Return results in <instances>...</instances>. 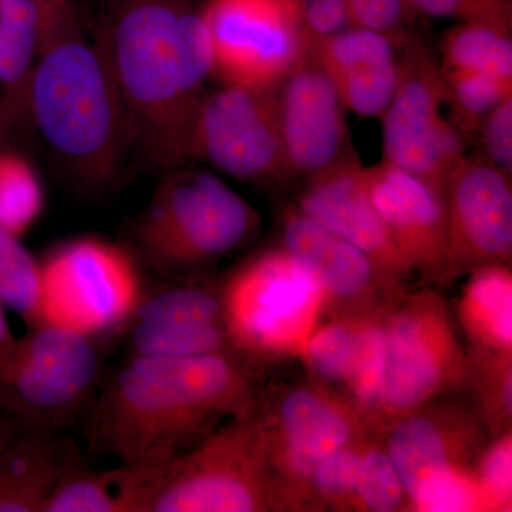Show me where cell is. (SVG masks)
<instances>
[{
	"label": "cell",
	"instance_id": "6da1fadb",
	"mask_svg": "<svg viewBox=\"0 0 512 512\" xmlns=\"http://www.w3.org/2000/svg\"><path fill=\"white\" fill-rule=\"evenodd\" d=\"M258 399L232 353L131 356L94 400L90 441L120 464L164 467Z\"/></svg>",
	"mask_w": 512,
	"mask_h": 512
},
{
	"label": "cell",
	"instance_id": "7a4b0ae2",
	"mask_svg": "<svg viewBox=\"0 0 512 512\" xmlns=\"http://www.w3.org/2000/svg\"><path fill=\"white\" fill-rule=\"evenodd\" d=\"M104 50L131 140L163 167L183 163L202 89L212 76L211 40L201 13L175 0H130Z\"/></svg>",
	"mask_w": 512,
	"mask_h": 512
},
{
	"label": "cell",
	"instance_id": "3957f363",
	"mask_svg": "<svg viewBox=\"0 0 512 512\" xmlns=\"http://www.w3.org/2000/svg\"><path fill=\"white\" fill-rule=\"evenodd\" d=\"M36 59L26 97L37 130L79 180L107 183L131 134L106 50L70 30L43 46Z\"/></svg>",
	"mask_w": 512,
	"mask_h": 512
},
{
	"label": "cell",
	"instance_id": "277c9868",
	"mask_svg": "<svg viewBox=\"0 0 512 512\" xmlns=\"http://www.w3.org/2000/svg\"><path fill=\"white\" fill-rule=\"evenodd\" d=\"M221 293L229 349L245 365L301 356L326 316L318 282L282 247L238 266Z\"/></svg>",
	"mask_w": 512,
	"mask_h": 512
},
{
	"label": "cell",
	"instance_id": "5b68a950",
	"mask_svg": "<svg viewBox=\"0 0 512 512\" xmlns=\"http://www.w3.org/2000/svg\"><path fill=\"white\" fill-rule=\"evenodd\" d=\"M259 215L215 175H171L140 215L134 238L150 264L167 274H194L254 237Z\"/></svg>",
	"mask_w": 512,
	"mask_h": 512
},
{
	"label": "cell",
	"instance_id": "8992f818",
	"mask_svg": "<svg viewBox=\"0 0 512 512\" xmlns=\"http://www.w3.org/2000/svg\"><path fill=\"white\" fill-rule=\"evenodd\" d=\"M272 511L261 404L232 417L165 467L151 512Z\"/></svg>",
	"mask_w": 512,
	"mask_h": 512
},
{
	"label": "cell",
	"instance_id": "52a82bcc",
	"mask_svg": "<svg viewBox=\"0 0 512 512\" xmlns=\"http://www.w3.org/2000/svg\"><path fill=\"white\" fill-rule=\"evenodd\" d=\"M37 325L74 330L97 340L130 326L146 298L134 256L106 239L59 245L40 261Z\"/></svg>",
	"mask_w": 512,
	"mask_h": 512
},
{
	"label": "cell",
	"instance_id": "ba28073f",
	"mask_svg": "<svg viewBox=\"0 0 512 512\" xmlns=\"http://www.w3.org/2000/svg\"><path fill=\"white\" fill-rule=\"evenodd\" d=\"M467 367V349L446 299L433 289L404 292L389 306L384 326L380 430L424 404L461 392Z\"/></svg>",
	"mask_w": 512,
	"mask_h": 512
},
{
	"label": "cell",
	"instance_id": "9c48e42d",
	"mask_svg": "<svg viewBox=\"0 0 512 512\" xmlns=\"http://www.w3.org/2000/svg\"><path fill=\"white\" fill-rule=\"evenodd\" d=\"M259 404L272 511H311L309 487L316 467L336 448L376 430L348 396L312 379Z\"/></svg>",
	"mask_w": 512,
	"mask_h": 512
},
{
	"label": "cell",
	"instance_id": "30bf717a",
	"mask_svg": "<svg viewBox=\"0 0 512 512\" xmlns=\"http://www.w3.org/2000/svg\"><path fill=\"white\" fill-rule=\"evenodd\" d=\"M100 377L96 340L35 326L0 362V412L22 429L57 431L94 400Z\"/></svg>",
	"mask_w": 512,
	"mask_h": 512
},
{
	"label": "cell",
	"instance_id": "8fae6325",
	"mask_svg": "<svg viewBox=\"0 0 512 512\" xmlns=\"http://www.w3.org/2000/svg\"><path fill=\"white\" fill-rule=\"evenodd\" d=\"M201 16L224 86L276 89L311 53L298 0H208Z\"/></svg>",
	"mask_w": 512,
	"mask_h": 512
},
{
	"label": "cell",
	"instance_id": "7c38bea8",
	"mask_svg": "<svg viewBox=\"0 0 512 512\" xmlns=\"http://www.w3.org/2000/svg\"><path fill=\"white\" fill-rule=\"evenodd\" d=\"M402 49L399 84L382 116L383 160L443 191L464 156L461 131L441 110L446 94L439 60L413 40Z\"/></svg>",
	"mask_w": 512,
	"mask_h": 512
},
{
	"label": "cell",
	"instance_id": "4fadbf2b",
	"mask_svg": "<svg viewBox=\"0 0 512 512\" xmlns=\"http://www.w3.org/2000/svg\"><path fill=\"white\" fill-rule=\"evenodd\" d=\"M276 89L224 86L204 96L192 121L188 157L252 184L288 177Z\"/></svg>",
	"mask_w": 512,
	"mask_h": 512
},
{
	"label": "cell",
	"instance_id": "5bb4252c",
	"mask_svg": "<svg viewBox=\"0 0 512 512\" xmlns=\"http://www.w3.org/2000/svg\"><path fill=\"white\" fill-rule=\"evenodd\" d=\"M446 284L485 265H511V175L487 161L461 157L443 185Z\"/></svg>",
	"mask_w": 512,
	"mask_h": 512
},
{
	"label": "cell",
	"instance_id": "9a60e30c",
	"mask_svg": "<svg viewBox=\"0 0 512 512\" xmlns=\"http://www.w3.org/2000/svg\"><path fill=\"white\" fill-rule=\"evenodd\" d=\"M490 437L467 400H458L453 394L383 426L380 439L402 478L407 511L431 480L457 468L473 467Z\"/></svg>",
	"mask_w": 512,
	"mask_h": 512
},
{
	"label": "cell",
	"instance_id": "2e32d148",
	"mask_svg": "<svg viewBox=\"0 0 512 512\" xmlns=\"http://www.w3.org/2000/svg\"><path fill=\"white\" fill-rule=\"evenodd\" d=\"M299 210L365 252L394 292L409 291L416 272L393 241L367 190L365 167L346 154L309 178Z\"/></svg>",
	"mask_w": 512,
	"mask_h": 512
},
{
	"label": "cell",
	"instance_id": "e0dca14e",
	"mask_svg": "<svg viewBox=\"0 0 512 512\" xmlns=\"http://www.w3.org/2000/svg\"><path fill=\"white\" fill-rule=\"evenodd\" d=\"M275 94L289 174L311 178L348 154L345 104L312 52L276 87Z\"/></svg>",
	"mask_w": 512,
	"mask_h": 512
},
{
	"label": "cell",
	"instance_id": "ac0fdd59",
	"mask_svg": "<svg viewBox=\"0 0 512 512\" xmlns=\"http://www.w3.org/2000/svg\"><path fill=\"white\" fill-rule=\"evenodd\" d=\"M282 248L318 282L326 316L373 311L403 295L394 292L365 252L320 225L298 205L282 218Z\"/></svg>",
	"mask_w": 512,
	"mask_h": 512
},
{
	"label": "cell",
	"instance_id": "d6986e66",
	"mask_svg": "<svg viewBox=\"0 0 512 512\" xmlns=\"http://www.w3.org/2000/svg\"><path fill=\"white\" fill-rule=\"evenodd\" d=\"M128 329L131 356L180 359L231 353L221 284L188 282L147 293Z\"/></svg>",
	"mask_w": 512,
	"mask_h": 512
},
{
	"label": "cell",
	"instance_id": "ffe728a7",
	"mask_svg": "<svg viewBox=\"0 0 512 512\" xmlns=\"http://www.w3.org/2000/svg\"><path fill=\"white\" fill-rule=\"evenodd\" d=\"M365 177L377 212L414 272L426 281L446 285L443 191L384 160L365 168Z\"/></svg>",
	"mask_w": 512,
	"mask_h": 512
},
{
	"label": "cell",
	"instance_id": "44dd1931",
	"mask_svg": "<svg viewBox=\"0 0 512 512\" xmlns=\"http://www.w3.org/2000/svg\"><path fill=\"white\" fill-rule=\"evenodd\" d=\"M397 50L389 37L357 26L311 46L346 110L362 117H382L392 101L400 77Z\"/></svg>",
	"mask_w": 512,
	"mask_h": 512
},
{
	"label": "cell",
	"instance_id": "7402d4cb",
	"mask_svg": "<svg viewBox=\"0 0 512 512\" xmlns=\"http://www.w3.org/2000/svg\"><path fill=\"white\" fill-rule=\"evenodd\" d=\"M163 471L126 464L96 471L73 450L43 512H151Z\"/></svg>",
	"mask_w": 512,
	"mask_h": 512
},
{
	"label": "cell",
	"instance_id": "603a6c76",
	"mask_svg": "<svg viewBox=\"0 0 512 512\" xmlns=\"http://www.w3.org/2000/svg\"><path fill=\"white\" fill-rule=\"evenodd\" d=\"M72 451L56 431L20 430L0 450V512H43Z\"/></svg>",
	"mask_w": 512,
	"mask_h": 512
},
{
	"label": "cell",
	"instance_id": "cb8c5ba5",
	"mask_svg": "<svg viewBox=\"0 0 512 512\" xmlns=\"http://www.w3.org/2000/svg\"><path fill=\"white\" fill-rule=\"evenodd\" d=\"M456 313L467 350L512 355L511 265H485L468 272Z\"/></svg>",
	"mask_w": 512,
	"mask_h": 512
},
{
	"label": "cell",
	"instance_id": "d4e9b609",
	"mask_svg": "<svg viewBox=\"0 0 512 512\" xmlns=\"http://www.w3.org/2000/svg\"><path fill=\"white\" fill-rule=\"evenodd\" d=\"M444 72L483 73L512 82L510 29L483 22H463L441 46Z\"/></svg>",
	"mask_w": 512,
	"mask_h": 512
},
{
	"label": "cell",
	"instance_id": "484cf974",
	"mask_svg": "<svg viewBox=\"0 0 512 512\" xmlns=\"http://www.w3.org/2000/svg\"><path fill=\"white\" fill-rule=\"evenodd\" d=\"M40 18L33 0H0V83L15 97L28 96L39 53Z\"/></svg>",
	"mask_w": 512,
	"mask_h": 512
},
{
	"label": "cell",
	"instance_id": "4316f807",
	"mask_svg": "<svg viewBox=\"0 0 512 512\" xmlns=\"http://www.w3.org/2000/svg\"><path fill=\"white\" fill-rule=\"evenodd\" d=\"M365 313V312H363ZM363 313L326 316L302 349L311 379L345 394L352 375Z\"/></svg>",
	"mask_w": 512,
	"mask_h": 512
},
{
	"label": "cell",
	"instance_id": "83f0119b",
	"mask_svg": "<svg viewBox=\"0 0 512 512\" xmlns=\"http://www.w3.org/2000/svg\"><path fill=\"white\" fill-rule=\"evenodd\" d=\"M468 404L490 436L512 429V355L467 350Z\"/></svg>",
	"mask_w": 512,
	"mask_h": 512
},
{
	"label": "cell",
	"instance_id": "f1b7e54d",
	"mask_svg": "<svg viewBox=\"0 0 512 512\" xmlns=\"http://www.w3.org/2000/svg\"><path fill=\"white\" fill-rule=\"evenodd\" d=\"M390 305L363 313L355 363L345 389V396L379 431L384 377V326Z\"/></svg>",
	"mask_w": 512,
	"mask_h": 512
},
{
	"label": "cell",
	"instance_id": "f546056e",
	"mask_svg": "<svg viewBox=\"0 0 512 512\" xmlns=\"http://www.w3.org/2000/svg\"><path fill=\"white\" fill-rule=\"evenodd\" d=\"M43 208L45 191L35 168L18 154H0V229L22 238Z\"/></svg>",
	"mask_w": 512,
	"mask_h": 512
},
{
	"label": "cell",
	"instance_id": "4dcf8cb0",
	"mask_svg": "<svg viewBox=\"0 0 512 512\" xmlns=\"http://www.w3.org/2000/svg\"><path fill=\"white\" fill-rule=\"evenodd\" d=\"M353 511H407L402 478L384 448L380 431H370L357 466Z\"/></svg>",
	"mask_w": 512,
	"mask_h": 512
},
{
	"label": "cell",
	"instance_id": "1f68e13d",
	"mask_svg": "<svg viewBox=\"0 0 512 512\" xmlns=\"http://www.w3.org/2000/svg\"><path fill=\"white\" fill-rule=\"evenodd\" d=\"M40 261L23 247L20 238L0 229V301L35 328L39 318Z\"/></svg>",
	"mask_w": 512,
	"mask_h": 512
},
{
	"label": "cell",
	"instance_id": "d6a6232c",
	"mask_svg": "<svg viewBox=\"0 0 512 512\" xmlns=\"http://www.w3.org/2000/svg\"><path fill=\"white\" fill-rule=\"evenodd\" d=\"M443 79L446 103H450L453 123L461 133L478 130L484 117L512 96L510 80L488 74L443 70Z\"/></svg>",
	"mask_w": 512,
	"mask_h": 512
},
{
	"label": "cell",
	"instance_id": "836d02e7",
	"mask_svg": "<svg viewBox=\"0 0 512 512\" xmlns=\"http://www.w3.org/2000/svg\"><path fill=\"white\" fill-rule=\"evenodd\" d=\"M369 433L336 448L313 471L311 511H353L357 466Z\"/></svg>",
	"mask_w": 512,
	"mask_h": 512
},
{
	"label": "cell",
	"instance_id": "e575fe53",
	"mask_svg": "<svg viewBox=\"0 0 512 512\" xmlns=\"http://www.w3.org/2000/svg\"><path fill=\"white\" fill-rule=\"evenodd\" d=\"M473 471L487 511H511L512 429L488 439L474 461Z\"/></svg>",
	"mask_w": 512,
	"mask_h": 512
},
{
	"label": "cell",
	"instance_id": "d590c367",
	"mask_svg": "<svg viewBox=\"0 0 512 512\" xmlns=\"http://www.w3.org/2000/svg\"><path fill=\"white\" fill-rule=\"evenodd\" d=\"M409 511H487L474 477L473 467L457 468L424 485L410 503Z\"/></svg>",
	"mask_w": 512,
	"mask_h": 512
},
{
	"label": "cell",
	"instance_id": "8d00e7d4",
	"mask_svg": "<svg viewBox=\"0 0 512 512\" xmlns=\"http://www.w3.org/2000/svg\"><path fill=\"white\" fill-rule=\"evenodd\" d=\"M352 25L389 37L397 49L407 42L410 6L406 0H348Z\"/></svg>",
	"mask_w": 512,
	"mask_h": 512
},
{
	"label": "cell",
	"instance_id": "74e56055",
	"mask_svg": "<svg viewBox=\"0 0 512 512\" xmlns=\"http://www.w3.org/2000/svg\"><path fill=\"white\" fill-rule=\"evenodd\" d=\"M410 9L434 18L483 22L510 29L511 10L507 0H406Z\"/></svg>",
	"mask_w": 512,
	"mask_h": 512
},
{
	"label": "cell",
	"instance_id": "f35d334b",
	"mask_svg": "<svg viewBox=\"0 0 512 512\" xmlns=\"http://www.w3.org/2000/svg\"><path fill=\"white\" fill-rule=\"evenodd\" d=\"M483 134L485 161L512 174V96L501 101L480 126Z\"/></svg>",
	"mask_w": 512,
	"mask_h": 512
},
{
	"label": "cell",
	"instance_id": "ab89813d",
	"mask_svg": "<svg viewBox=\"0 0 512 512\" xmlns=\"http://www.w3.org/2000/svg\"><path fill=\"white\" fill-rule=\"evenodd\" d=\"M303 25L311 42L350 28L348 0H298Z\"/></svg>",
	"mask_w": 512,
	"mask_h": 512
},
{
	"label": "cell",
	"instance_id": "60d3db41",
	"mask_svg": "<svg viewBox=\"0 0 512 512\" xmlns=\"http://www.w3.org/2000/svg\"><path fill=\"white\" fill-rule=\"evenodd\" d=\"M39 10V50L73 29L72 0H33Z\"/></svg>",
	"mask_w": 512,
	"mask_h": 512
},
{
	"label": "cell",
	"instance_id": "b9f144b4",
	"mask_svg": "<svg viewBox=\"0 0 512 512\" xmlns=\"http://www.w3.org/2000/svg\"><path fill=\"white\" fill-rule=\"evenodd\" d=\"M5 308L6 306L0 301V362L6 359L10 350L15 346L16 340H18V338H15V335H13L12 329H10Z\"/></svg>",
	"mask_w": 512,
	"mask_h": 512
},
{
	"label": "cell",
	"instance_id": "7bdbcfd3",
	"mask_svg": "<svg viewBox=\"0 0 512 512\" xmlns=\"http://www.w3.org/2000/svg\"><path fill=\"white\" fill-rule=\"evenodd\" d=\"M20 430H22V427L19 424L0 412V450L8 446L10 441L18 436Z\"/></svg>",
	"mask_w": 512,
	"mask_h": 512
},
{
	"label": "cell",
	"instance_id": "ee69618b",
	"mask_svg": "<svg viewBox=\"0 0 512 512\" xmlns=\"http://www.w3.org/2000/svg\"><path fill=\"white\" fill-rule=\"evenodd\" d=\"M6 128H8V111L0 100V138L6 133Z\"/></svg>",
	"mask_w": 512,
	"mask_h": 512
}]
</instances>
